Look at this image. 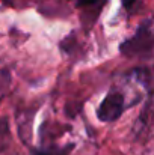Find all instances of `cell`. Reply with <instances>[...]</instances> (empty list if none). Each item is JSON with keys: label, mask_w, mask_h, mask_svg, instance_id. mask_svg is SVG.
Wrapping results in <instances>:
<instances>
[{"label": "cell", "mask_w": 154, "mask_h": 155, "mask_svg": "<svg viewBox=\"0 0 154 155\" xmlns=\"http://www.w3.org/2000/svg\"><path fill=\"white\" fill-rule=\"evenodd\" d=\"M153 20L147 18L144 20L136 33L130 38H127L119 45V51L122 56L127 57H141V59H151L153 57Z\"/></svg>", "instance_id": "cell-1"}, {"label": "cell", "mask_w": 154, "mask_h": 155, "mask_svg": "<svg viewBox=\"0 0 154 155\" xmlns=\"http://www.w3.org/2000/svg\"><path fill=\"white\" fill-rule=\"evenodd\" d=\"M130 105L125 100V95L122 91L119 89H110L107 92V95L104 97L98 108H97V117L100 122H104V124H112L115 120H118L124 110L128 108Z\"/></svg>", "instance_id": "cell-2"}, {"label": "cell", "mask_w": 154, "mask_h": 155, "mask_svg": "<svg viewBox=\"0 0 154 155\" xmlns=\"http://www.w3.org/2000/svg\"><path fill=\"white\" fill-rule=\"evenodd\" d=\"M74 148V143L67 145H51V146H43V148H33L30 151L32 155H70Z\"/></svg>", "instance_id": "cell-3"}, {"label": "cell", "mask_w": 154, "mask_h": 155, "mask_svg": "<svg viewBox=\"0 0 154 155\" xmlns=\"http://www.w3.org/2000/svg\"><path fill=\"white\" fill-rule=\"evenodd\" d=\"M107 2L109 0H77L76 2V6L79 9L88 12V15H92L94 14L95 18H97V15L101 12V9L107 5Z\"/></svg>", "instance_id": "cell-4"}, {"label": "cell", "mask_w": 154, "mask_h": 155, "mask_svg": "<svg viewBox=\"0 0 154 155\" xmlns=\"http://www.w3.org/2000/svg\"><path fill=\"white\" fill-rule=\"evenodd\" d=\"M9 84H11V74L6 69H0V101L5 98V95L9 91Z\"/></svg>", "instance_id": "cell-5"}, {"label": "cell", "mask_w": 154, "mask_h": 155, "mask_svg": "<svg viewBox=\"0 0 154 155\" xmlns=\"http://www.w3.org/2000/svg\"><path fill=\"white\" fill-rule=\"evenodd\" d=\"M9 142V127L6 124V119H0V152L6 148Z\"/></svg>", "instance_id": "cell-6"}, {"label": "cell", "mask_w": 154, "mask_h": 155, "mask_svg": "<svg viewBox=\"0 0 154 155\" xmlns=\"http://www.w3.org/2000/svg\"><path fill=\"white\" fill-rule=\"evenodd\" d=\"M122 2V6L125 8V9H130L135 3H136V0H121Z\"/></svg>", "instance_id": "cell-7"}]
</instances>
